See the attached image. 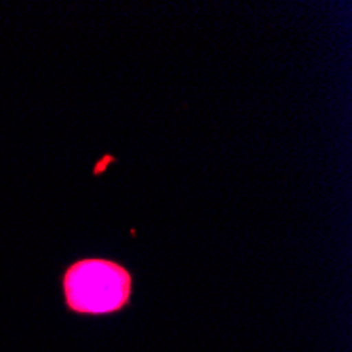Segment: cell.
<instances>
[{"label":"cell","mask_w":352,"mask_h":352,"mask_svg":"<svg viewBox=\"0 0 352 352\" xmlns=\"http://www.w3.org/2000/svg\"><path fill=\"white\" fill-rule=\"evenodd\" d=\"M131 296V274L110 260H80L63 274V298L80 314L120 310Z\"/></svg>","instance_id":"cell-1"}]
</instances>
